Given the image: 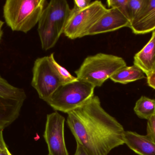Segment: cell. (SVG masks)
Here are the masks:
<instances>
[{
  "instance_id": "obj_12",
  "label": "cell",
  "mask_w": 155,
  "mask_h": 155,
  "mask_svg": "<svg viewBox=\"0 0 155 155\" xmlns=\"http://www.w3.org/2000/svg\"><path fill=\"white\" fill-rule=\"evenodd\" d=\"M134 65L138 66L147 76L155 72V31L149 42L136 54Z\"/></svg>"
},
{
  "instance_id": "obj_24",
  "label": "cell",
  "mask_w": 155,
  "mask_h": 155,
  "mask_svg": "<svg viewBox=\"0 0 155 155\" xmlns=\"http://www.w3.org/2000/svg\"><path fill=\"white\" fill-rule=\"evenodd\" d=\"M3 25L4 22L1 21V22H0V43H1V40H2L3 35V31L2 30V27Z\"/></svg>"
},
{
  "instance_id": "obj_25",
  "label": "cell",
  "mask_w": 155,
  "mask_h": 155,
  "mask_svg": "<svg viewBox=\"0 0 155 155\" xmlns=\"http://www.w3.org/2000/svg\"><path fill=\"white\" fill-rule=\"evenodd\" d=\"M0 155H12V154L8 150V148H6L3 151L0 152Z\"/></svg>"
},
{
  "instance_id": "obj_7",
  "label": "cell",
  "mask_w": 155,
  "mask_h": 155,
  "mask_svg": "<svg viewBox=\"0 0 155 155\" xmlns=\"http://www.w3.org/2000/svg\"><path fill=\"white\" fill-rule=\"evenodd\" d=\"M107 10L99 1L92 2L87 7L80 11L71 10L64 34L71 40L87 36L89 30Z\"/></svg>"
},
{
  "instance_id": "obj_2",
  "label": "cell",
  "mask_w": 155,
  "mask_h": 155,
  "mask_svg": "<svg viewBox=\"0 0 155 155\" xmlns=\"http://www.w3.org/2000/svg\"><path fill=\"white\" fill-rule=\"evenodd\" d=\"M71 10L65 0H52L47 4L37 30L43 50L47 51L55 45L64 33Z\"/></svg>"
},
{
  "instance_id": "obj_22",
  "label": "cell",
  "mask_w": 155,
  "mask_h": 155,
  "mask_svg": "<svg viewBox=\"0 0 155 155\" xmlns=\"http://www.w3.org/2000/svg\"><path fill=\"white\" fill-rule=\"evenodd\" d=\"M147 83L149 86L155 90V72L147 76Z\"/></svg>"
},
{
  "instance_id": "obj_14",
  "label": "cell",
  "mask_w": 155,
  "mask_h": 155,
  "mask_svg": "<svg viewBox=\"0 0 155 155\" xmlns=\"http://www.w3.org/2000/svg\"><path fill=\"white\" fill-rule=\"evenodd\" d=\"M144 73L140 68L134 65L125 66L115 73L110 80L115 83L127 84L145 78Z\"/></svg>"
},
{
  "instance_id": "obj_9",
  "label": "cell",
  "mask_w": 155,
  "mask_h": 155,
  "mask_svg": "<svg viewBox=\"0 0 155 155\" xmlns=\"http://www.w3.org/2000/svg\"><path fill=\"white\" fill-rule=\"evenodd\" d=\"M65 120L57 111L47 115L44 137L48 147V155H69L64 139Z\"/></svg>"
},
{
  "instance_id": "obj_1",
  "label": "cell",
  "mask_w": 155,
  "mask_h": 155,
  "mask_svg": "<svg viewBox=\"0 0 155 155\" xmlns=\"http://www.w3.org/2000/svg\"><path fill=\"white\" fill-rule=\"evenodd\" d=\"M67 114V124L76 142L89 155H107L124 144V127L104 110L97 96Z\"/></svg>"
},
{
  "instance_id": "obj_26",
  "label": "cell",
  "mask_w": 155,
  "mask_h": 155,
  "mask_svg": "<svg viewBox=\"0 0 155 155\" xmlns=\"http://www.w3.org/2000/svg\"><path fill=\"white\" fill-rule=\"evenodd\" d=\"M1 20H0V22H1Z\"/></svg>"
},
{
  "instance_id": "obj_6",
  "label": "cell",
  "mask_w": 155,
  "mask_h": 155,
  "mask_svg": "<svg viewBox=\"0 0 155 155\" xmlns=\"http://www.w3.org/2000/svg\"><path fill=\"white\" fill-rule=\"evenodd\" d=\"M26 99L23 88L14 86L0 75V130L18 118Z\"/></svg>"
},
{
  "instance_id": "obj_10",
  "label": "cell",
  "mask_w": 155,
  "mask_h": 155,
  "mask_svg": "<svg viewBox=\"0 0 155 155\" xmlns=\"http://www.w3.org/2000/svg\"><path fill=\"white\" fill-rule=\"evenodd\" d=\"M130 26V21L118 9H107L89 30L87 36L114 32Z\"/></svg>"
},
{
  "instance_id": "obj_23",
  "label": "cell",
  "mask_w": 155,
  "mask_h": 155,
  "mask_svg": "<svg viewBox=\"0 0 155 155\" xmlns=\"http://www.w3.org/2000/svg\"><path fill=\"white\" fill-rule=\"evenodd\" d=\"M7 148L6 144L4 140L2 130H0V152Z\"/></svg>"
},
{
  "instance_id": "obj_21",
  "label": "cell",
  "mask_w": 155,
  "mask_h": 155,
  "mask_svg": "<svg viewBox=\"0 0 155 155\" xmlns=\"http://www.w3.org/2000/svg\"><path fill=\"white\" fill-rule=\"evenodd\" d=\"M74 155H89L85 148L77 142V148L76 152Z\"/></svg>"
},
{
  "instance_id": "obj_13",
  "label": "cell",
  "mask_w": 155,
  "mask_h": 155,
  "mask_svg": "<svg viewBox=\"0 0 155 155\" xmlns=\"http://www.w3.org/2000/svg\"><path fill=\"white\" fill-rule=\"evenodd\" d=\"M123 140L124 144L138 155H155V144L146 136L136 132L125 131Z\"/></svg>"
},
{
  "instance_id": "obj_8",
  "label": "cell",
  "mask_w": 155,
  "mask_h": 155,
  "mask_svg": "<svg viewBox=\"0 0 155 155\" xmlns=\"http://www.w3.org/2000/svg\"><path fill=\"white\" fill-rule=\"evenodd\" d=\"M64 83L56 72L49 56L37 58L32 69L31 85L40 99L46 101Z\"/></svg>"
},
{
  "instance_id": "obj_5",
  "label": "cell",
  "mask_w": 155,
  "mask_h": 155,
  "mask_svg": "<svg viewBox=\"0 0 155 155\" xmlns=\"http://www.w3.org/2000/svg\"><path fill=\"white\" fill-rule=\"evenodd\" d=\"M95 87L77 80L60 86L45 101L55 111L72 112L94 96Z\"/></svg>"
},
{
  "instance_id": "obj_18",
  "label": "cell",
  "mask_w": 155,
  "mask_h": 155,
  "mask_svg": "<svg viewBox=\"0 0 155 155\" xmlns=\"http://www.w3.org/2000/svg\"><path fill=\"white\" fill-rule=\"evenodd\" d=\"M128 0H108L107 1V6L110 8L118 9L127 18V4Z\"/></svg>"
},
{
  "instance_id": "obj_15",
  "label": "cell",
  "mask_w": 155,
  "mask_h": 155,
  "mask_svg": "<svg viewBox=\"0 0 155 155\" xmlns=\"http://www.w3.org/2000/svg\"><path fill=\"white\" fill-rule=\"evenodd\" d=\"M134 111L139 118L148 120L155 115V99L141 96L136 103Z\"/></svg>"
},
{
  "instance_id": "obj_3",
  "label": "cell",
  "mask_w": 155,
  "mask_h": 155,
  "mask_svg": "<svg viewBox=\"0 0 155 155\" xmlns=\"http://www.w3.org/2000/svg\"><path fill=\"white\" fill-rule=\"evenodd\" d=\"M126 66L122 57L98 53L87 57L75 73L78 80L95 88L102 86L115 73Z\"/></svg>"
},
{
  "instance_id": "obj_16",
  "label": "cell",
  "mask_w": 155,
  "mask_h": 155,
  "mask_svg": "<svg viewBox=\"0 0 155 155\" xmlns=\"http://www.w3.org/2000/svg\"><path fill=\"white\" fill-rule=\"evenodd\" d=\"M54 69L64 84L72 83L77 81V77L73 76L64 67L59 64L54 58V54L51 53L49 56Z\"/></svg>"
},
{
  "instance_id": "obj_19",
  "label": "cell",
  "mask_w": 155,
  "mask_h": 155,
  "mask_svg": "<svg viewBox=\"0 0 155 155\" xmlns=\"http://www.w3.org/2000/svg\"><path fill=\"white\" fill-rule=\"evenodd\" d=\"M147 135L146 136L151 142L155 144V115L147 120Z\"/></svg>"
},
{
  "instance_id": "obj_4",
  "label": "cell",
  "mask_w": 155,
  "mask_h": 155,
  "mask_svg": "<svg viewBox=\"0 0 155 155\" xmlns=\"http://www.w3.org/2000/svg\"><path fill=\"white\" fill-rule=\"evenodd\" d=\"M45 0H7L3 6V16L12 31L27 33L39 22Z\"/></svg>"
},
{
  "instance_id": "obj_17",
  "label": "cell",
  "mask_w": 155,
  "mask_h": 155,
  "mask_svg": "<svg viewBox=\"0 0 155 155\" xmlns=\"http://www.w3.org/2000/svg\"><path fill=\"white\" fill-rule=\"evenodd\" d=\"M144 0H128L127 4V18L130 23L141 10Z\"/></svg>"
},
{
  "instance_id": "obj_11",
  "label": "cell",
  "mask_w": 155,
  "mask_h": 155,
  "mask_svg": "<svg viewBox=\"0 0 155 155\" xmlns=\"http://www.w3.org/2000/svg\"><path fill=\"white\" fill-rule=\"evenodd\" d=\"M129 28L135 34H144L155 30V0H144Z\"/></svg>"
},
{
  "instance_id": "obj_20",
  "label": "cell",
  "mask_w": 155,
  "mask_h": 155,
  "mask_svg": "<svg viewBox=\"0 0 155 155\" xmlns=\"http://www.w3.org/2000/svg\"><path fill=\"white\" fill-rule=\"evenodd\" d=\"M92 2L90 0H74V6L71 9L72 11H78L87 7Z\"/></svg>"
}]
</instances>
